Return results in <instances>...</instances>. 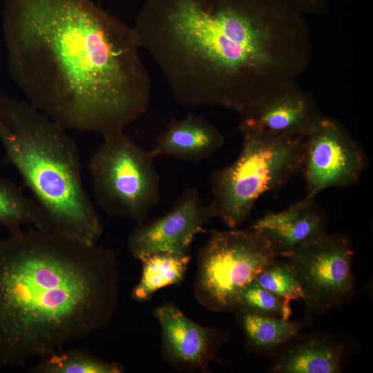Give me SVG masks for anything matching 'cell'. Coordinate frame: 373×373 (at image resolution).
<instances>
[{
  "mask_svg": "<svg viewBox=\"0 0 373 373\" xmlns=\"http://www.w3.org/2000/svg\"><path fill=\"white\" fill-rule=\"evenodd\" d=\"M2 30L12 79L65 129L102 137L147 111L135 32L92 0H6Z\"/></svg>",
  "mask_w": 373,
  "mask_h": 373,
  "instance_id": "1",
  "label": "cell"
},
{
  "mask_svg": "<svg viewBox=\"0 0 373 373\" xmlns=\"http://www.w3.org/2000/svg\"><path fill=\"white\" fill-rule=\"evenodd\" d=\"M173 99L240 113L312 57L305 17L278 0H144L133 27Z\"/></svg>",
  "mask_w": 373,
  "mask_h": 373,
  "instance_id": "2",
  "label": "cell"
},
{
  "mask_svg": "<svg viewBox=\"0 0 373 373\" xmlns=\"http://www.w3.org/2000/svg\"><path fill=\"white\" fill-rule=\"evenodd\" d=\"M118 285L111 249L37 229L0 239V367L22 366L107 326Z\"/></svg>",
  "mask_w": 373,
  "mask_h": 373,
  "instance_id": "3",
  "label": "cell"
},
{
  "mask_svg": "<svg viewBox=\"0 0 373 373\" xmlns=\"http://www.w3.org/2000/svg\"><path fill=\"white\" fill-rule=\"evenodd\" d=\"M0 142L43 216L41 231L97 243L103 226L82 180L79 150L60 124L0 93Z\"/></svg>",
  "mask_w": 373,
  "mask_h": 373,
  "instance_id": "4",
  "label": "cell"
},
{
  "mask_svg": "<svg viewBox=\"0 0 373 373\" xmlns=\"http://www.w3.org/2000/svg\"><path fill=\"white\" fill-rule=\"evenodd\" d=\"M241 151L230 165L213 171L210 177L212 200L209 206L231 229L244 222L258 199L278 191L301 170L304 138H282L260 132L239 130Z\"/></svg>",
  "mask_w": 373,
  "mask_h": 373,
  "instance_id": "5",
  "label": "cell"
},
{
  "mask_svg": "<svg viewBox=\"0 0 373 373\" xmlns=\"http://www.w3.org/2000/svg\"><path fill=\"white\" fill-rule=\"evenodd\" d=\"M102 138L88 164L96 203L110 216L144 222L160 200L155 158L124 130Z\"/></svg>",
  "mask_w": 373,
  "mask_h": 373,
  "instance_id": "6",
  "label": "cell"
},
{
  "mask_svg": "<svg viewBox=\"0 0 373 373\" xmlns=\"http://www.w3.org/2000/svg\"><path fill=\"white\" fill-rule=\"evenodd\" d=\"M276 257L256 230L213 231L198 254L195 298L211 312L235 311L244 289Z\"/></svg>",
  "mask_w": 373,
  "mask_h": 373,
  "instance_id": "7",
  "label": "cell"
},
{
  "mask_svg": "<svg viewBox=\"0 0 373 373\" xmlns=\"http://www.w3.org/2000/svg\"><path fill=\"white\" fill-rule=\"evenodd\" d=\"M353 256L347 236L327 233L285 256L294 267L310 312L336 309L353 295Z\"/></svg>",
  "mask_w": 373,
  "mask_h": 373,
  "instance_id": "8",
  "label": "cell"
},
{
  "mask_svg": "<svg viewBox=\"0 0 373 373\" xmlns=\"http://www.w3.org/2000/svg\"><path fill=\"white\" fill-rule=\"evenodd\" d=\"M303 166L306 195L310 198L331 187L355 184L365 171V154L338 120L323 116L304 138Z\"/></svg>",
  "mask_w": 373,
  "mask_h": 373,
  "instance_id": "9",
  "label": "cell"
},
{
  "mask_svg": "<svg viewBox=\"0 0 373 373\" xmlns=\"http://www.w3.org/2000/svg\"><path fill=\"white\" fill-rule=\"evenodd\" d=\"M213 218L198 189L188 188L163 216L138 223L128 237V249L138 260L157 252L186 254L195 236Z\"/></svg>",
  "mask_w": 373,
  "mask_h": 373,
  "instance_id": "10",
  "label": "cell"
},
{
  "mask_svg": "<svg viewBox=\"0 0 373 373\" xmlns=\"http://www.w3.org/2000/svg\"><path fill=\"white\" fill-rule=\"evenodd\" d=\"M238 130L282 137H306L323 117L314 96L292 82L274 88L239 113Z\"/></svg>",
  "mask_w": 373,
  "mask_h": 373,
  "instance_id": "11",
  "label": "cell"
},
{
  "mask_svg": "<svg viewBox=\"0 0 373 373\" xmlns=\"http://www.w3.org/2000/svg\"><path fill=\"white\" fill-rule=\"evenodd\" d=\"M154 316L162 331L163 355L175 368L207 372L229 336L195 323L173 304L157 307Z\"/></svg>",
  "mask_w": 373,
  "mask_h": 373,
  "instance_id": "12",
  "label": "cell"
},
{
  "mask_svg": "<svg viewBox=\"0 0 373 373\" xmlns=\"http://www.w3.org/2000/svg\"><path fill=\"white\" fill-rule=\"evenodd\" d=\"M314 198L305 195L281 211L265 214L249 228L262 234L277 257H285L327 233L325 214Z\"/></svg>",
  "mask_w": 373,
  "mask_h": 373,
  "instance_id": "13",
  "label": "cell"
},
{
  "mask_svg": "<svg viewBox=\"0 0 373 373\" xmlns=\"http://www.w3.org/2000/svg\"><path fill=\"white\" fill-rule=\"evenodd\" d=\"M279 349L271 367L276 373H338L347 351L343 340L321 334H298Z\"/></svg>",
  "mask_w": 373,
  "mask_h": 373,
  "instance_id": "14",
  "label": "cell"
},
{
  "mask_svg": "<svg viewBox=\"0 0 373 373\" xmlns=\"http://www.w3.org/2000/svg\"><path fill=\"white\" fill-rule=\"evenodd\" d=\"M224 143L223 135L213 124L190 113L172 119L149 152L154 158L163 155L197 162L211 157Z\"/></svg>",
  "mask_w": 373,
  "mask_h": 373,
  "instance_id": "15",
  "label": "cell"
},
{
  "mask_svg": "<svg viewBox=\"0 0 373 373\" xmlns=\"http://www.w3.org/2000/svg\"><path fill=\"white\" fill-rule=\"evenodd\" d=\"M236 311L246 345L251 352L276 351L299 334L300 327L295 322L259 314L242 307H238Z\"/></svg>",
  "mask_w": 373,
  "mask_h": 373,
  "instance_id": "16",
  "label": "cell"
},
{
  "mask_svg": "<svg viewBox=\"0 0 373 373\" xmlns=\"http://www.w3.org/2000/svg\"><path fill=\"white\" fill-rule=\"evenodd\" d=\"M142 264V276L132 290L134 300H149L158 289L180 283L186 271L190 256L187 254L157 252L140 259Z\"/></svg>",
  "mask_w": 373,
  "mask_h": 373,
  "instance_id": "17",
  "label": "cell"
},
{
  "mask_svg": "<svg viewBox=\"0 0 373 373\" xmlns=\"http://www.w3.org/2000/svg\"><path fill=\"white\" fill-rule=\"evenodd\" d=\"M28 370L32 373H122L124 367L80 349L62 347L40 357Z\"/></svg>",
  "mask_w": 373,
  "mask_h": 373,
  "instance_id": "18",
  "label": "cell"
},
{
  "mask_svg": "<svg viewBox=\"0 0 373 373\" xmlns=\"http://www.w3.org/2000/svg\"><path fill=\"white\" fill-rule=\"evenodd\" d=\"M43 224L41 209L33 198H29L21 186L0 176V227L9 233L33 224L40 230Z\"/></svg>",
  "mask_w": 373,
  "mask_h": 373,
  "instance_id": "19",
  "label": "cell"
},
{
  "mask_svg": "<svg viewBox=\"0 0 373 373\" xmlns=\"http://www.w3.org/2000/svg\"><path fill=\"white\" fill-rule=\"evenodd\" d=\"M254 281L262 288L289 300H303V292L290 261L274 258L262 268Z\"/></svg>",
  "mask_w": 373,
  "mask_h": 373,
  "instance_id": "20",
  "label": "cell"
},
{
  "mask_svg": "<svg viewBox=\"0 0 373 373\" xmlns=\"http://www.w3.org/2000/svg\"><path fill=\"white\" fill-rule=\"evenodd\" d=\"M238 307L283 320H289L291 314L290 300L262 288L254 281L242 291Z\"/></svg>",
  "mask_w": 373,
  "mask_h": 373,
  "instance_id": "21",
  "label": "cell"
},
{
  "mask_svg": "<svg viewBox=\"0 0 373 373\" xmlns=\"http://www.w3.org/2000/svg\"><path fill=\"white\" fill-rule=\"evenodd\" d=\"M303 16H324L328 14L332 0H278Z\"/></svg>",
  "mask_w": 373,
  "mask_h": 373,
  "instance_id": "22",
  "label": "cell"
}]
</instances>
